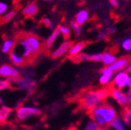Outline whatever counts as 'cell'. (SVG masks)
<instances>
[{
  "label": "cell",
  "mask_w": 131,
  "mask_h": 130,
  "mask_svg": "<svg viewBox=\"0 0 131 130\" xmlns=\"http://www.w3.org/2000/svg\"><path fill=\"white\" fill-rule=\"evenodd\" d=\"M1 104H2V98H0V105H1Z\"/></svg>",
  "instance_id": "cell-37"
},
{
  "label": "cell",
  "mask_w": 131,
  "mask_h": 130,
  "mask_svg": "<svg viewBox=\"0 0 131 130\" xmlns=\"http://www.w3.org/2000/svg\"><path fill=\"white\" fill-rule=\"evenodd\" d=\"M88 18H89V13H88V11L82 9V10L78 11L74 19H75V21H76L78 26H81L82 27V25H84L88 20Z\"/></svg>",
  "instance_id": "cell-14"
},
{
  "label": "cell",
  "mask_w": 131,
  "mask_h": 130,
  "mask_svg": "<svg viewBox=\"0 0 131 130\" xmlns=\"http://www.w3.org/2000/svg\"><path fill=\"white\" fill-rule=\"evenodd\" d=\"M121 47L125 51H131V37L124 39L121 43Z\"/></svg>",
  "instance_id": "cell-23"
},
{
  "label": "cell",
  "mask_w": 131,
  "mask_h": 130,
  "mask_svg": "<svg viewBox=\"0 0 131 130\" xmlns=\"http://www.w3.org/2000/svg\"><path fill=\"white\" fill-rule=\"evenodd\" d=\"M127 88H131V75H129V78H128V81H127Z\"/></svg>",
  "instance_id": "cell-33"
},
{
  "label": "cell",
  "mask_w": 131,
  "mask_h": 130,
  "mask_svg": "<svg viewBox=\"0 0 131 130\" xmlns=\"http://www.w3.org/2000/svg\"><path fill=\"white\" fill-rule=\"evenodd\" d=\"M122 121L126 126H131V106H128L124 108L122 112Z\"/></svg>",
  "instance_id": "cell-19"
},
{
  "label": "cell",
  "mask_w": 131,
  "mask_h": 130,
  "mask_svg": "<svg viewBox=\"0 0 131 130\" xmlns=\"http://www.w3.org/2000/svg\"><path fill=\"white\" fill-rule=\"evenodd\" d=\"M124 1H128V0H124Z\"/></svg>",
  "instance_id": "cell-38"
},
{
  "label": "cell",
  "mask_w": 131,
  "mask_h": 130,
  "mask_svg": "<svg viewBox=\"0 0 131 130\" xmlns=\"http://www.w3.org/2000/svg\"><path fill=\"white\" fill-rule=\"evenodd\" d=\"M98 130H111L109 127H99Z\"/></svg>",
  "instance_id": "cell-35"
},
{
  "label": "cell",
  "mask_w": 131,
  "mask_h": 130,
  "mask_svg": "<svg viewBox=\"0 0 131 130\" xmlns=\"http://www.w3.org/2000/svg\"><path fill=\"white\" fill-rule=\"evenodd\" d=\"M41 23L45 26L46 27H48V28H54V23L51 19L47 18V17H43L41 19Z\"/></svg>",
  "instance_id": "cell-26"
},
{
  "label": "cell",
  "mask_w": 131,
  "mask_h": 130,
  "mask_svg": "<svg viewBox=\"0 0 131 130\" xmlns=\"http://www.w3.org/2000/svg\"><path fill=\"white\" fill-rule=\"evenodd\" d=\"M43 47V43L40 38L34 34H23L17 37L13 50L21 55L26 60L35 57L40 53Z\"/></svg>",
  "instance_id": "cell-1"
},
{
  "label": "cell",
  "mask_w": 131,
  "mask_h": 130,
  "mask_svg": "<svg viewBox=\"0 0 131 130\" xmlns=\"http://www.w3.org/2000/svg\"><path fill=\"white\" fill-rule=\"evenodd\" d=\"M101 58H102V54L100 53H96L89 55V61H94V62H101Z\"/></svg>",
  "instance_id": "cell-27"
},
{
  "label": "cell",
  "mask_w": 131,
  "mask_h": 130,
  "mask_svg": "<svg viewBox=\"0 0 131 130\" xmlns=\"http://www.w3.org/2000/svg\"><path fill=\"white\" fill-rule=\"evenodd\" d=\"M126 71H127V73H128L129 75H131V63L129 64L128 66H127V68H126Z\"/></svg>",
  "instance_id": "cell-32"
},
{
  "label": "cell",
  "mask_w": 131,
  "mask_h": 130,
  "mask_svg": "<svg viewBox=\"0 0 131 130\" xmlns=\"http://www.w3.org/2000/svg\"><path fill=\"white\" fill-rule=\"evenodd\" d=\"M109 128L111 130H127L126 125L124 124L121 117H118V116L111 122V124L109 125Z\"/></svg>",
  "instance_id": "cell-17"
},
{
  "label": "cell",
  "mask_w": 131,
  "mask_h": 130,
  "mask_svg": "<svg viewBox=\"0 0 131 130\" xmlns=\"http://www.w3.org/2000/svg\"><path fill=\"white\" fill-rule=\"evenodd\" d=\"M44 1H46V2H51V1H53V0H44Z\"/></svg>",
  "instance_id": "cell-36"
},
{
  "label": "cell",
  "mask_w": 131,
  "mask_h": 130,
  "mask_svg": "<svg viewBox=\"0 0 131 130\" xmlns=\"http://www.w3.org/2000/svg\"><path fill=\"white\" fill-rule=\"evenodd\" d=\"M58 29H59L60 35L63 36L65 40H68V38L70 37V34H71L69 27H68V26H59V27H58Z\"/></svg>",
  "instance_id": "cell-22"
},
{
  "label": "cell",
  "mask_w": 131,
  "mask_h": 130,
  "mask_svg": "<svg viewBox=\"0 0 131 130\" xmlns=\"http://www.w3.org/2000/svg\"><path fill=\"white\" fill-rule=\"evenodd\" d=\"M37 13H38V6L35 3H30L22 9V14L27 17H34Z\"/></svg>",
  "instance_id": "cell-12"
},
{
  "label": "cell",
  "mask_w": 131,
  "mask_h": 130,
  "mask_svg": "<svg viewBox=\"0 0 131 130\" xmlns=\"http://www.w3.org/2000/svg\"><path fill=\"white\" fill-rule=\"evenodd\" d=\"M114 73L111 72L107 67H105L100 70V77H99V83L101 85H107L112 82Z\"/></svg>",
  "instance_id": "cell-10"
},
{
  "label": "cell",
  "mask_w": 131,
  "mask_h": 130,
  "mask_svg": "<svg viewBox=\"0 0 131 130\" xmlns=\"http://www.w3.org/2000/svg\"><path fill=\"white\" fill-rule=\"evenodd\" d=\"M101 102L102 101L98 98L96 90H91V91L86 92L82 96L81 99H80L81 106L84 109L88 110V112H90L93 108H95L96 106H98Z\"/></svg>",
  "instance_id": "cell-3"
},
{
  "label": "cell",
  "mask_w": 131,
  "mask_h": 130,
  "mask_svg": "<svg viewBox=\"0 0 131 130\" xmlns=\"http://www.w3.org/2000/svg\"><path fill=\"white\" fill-rule=\"evenodd\" d=\"M127 99H128V103H129V106H131V88H128L127 92Z\"/></svg>",
  "instance_id": "cell-30"
},
{
  "label": "cell",
  "mask_w": 131,
  "mask_h": 130,
  "mask_svg": "<svg viewBox=\"0 0 131 130\" xmlns=\"http://www.w3.org/2000/svg\"><path fill=\"white\" fill-rule=\"evenodd\" d=\"M16 15V10H10L7 11L5 15L0 16V25H4V24H7L8 22H10L13 18Z\"/></svg>",
  "instance_id": "cell-20"
},
{
  "label": "cell",
  "mask_w": 131,
  "mask_h": 130,
  "mask_svg": "<svg viewBox=\"0 0 131 130\" xmlns=\"http://www.w3.org/2000/svg\"><path fill=\"white\" fill-rule=\"evenodd\" d=\"M86 43V42H78L76 44H74L70 47L69 50L68 51V57H76L78 54H80L82 52V50L85 48Z\"/></svg>",
  "instance_id": "cell-13"
},
{
  "label": "cell",
  "mask_w": 131,
  "mask_h": 130,
  "mask_svg": "<svg viewBox=\"0 0 131 130\" xmlns=\"http://www.w3.org/2000/svg\"><path fill=\"white\" fill-rule=\"evenodd\" d=\"M131 63V57H122L120 58H117L112 65L108 66L107 68L113 73H117V72L125 70L127 67V66Z\"/></svg>",
  "instance_id": "cell-8"
},
{
  "label": "cell",
  "mask_w": 131,
  "mask_h": 130,
  "mask_svg": "<svg viewBox=\"0 0 131 130\" xmlns=\"http://www.w3.org/2000/svg\"><path fill=\"white\" fill-rule=\"evenodd\" d=\"M98 129H99V126L91 119L90 121H88V122L86 123V125L85 126L83 130H98Z\"/></svg>",
  "instance_id": "cell-24"
},
{
  "label": "cell",
  "mask_w": 131,
  "mask_h": 130,
  "mask_svg": "<svg viewBox=\"0 0 131 130\" xmlns=\"http://www.w3.org/2000/svg\"><path fill=\"white\" fill-rule=\"evenodd\" d=\"M116 31H117V28L114 27H108V28H107V33H108V34H114V33H116Z\"/></svg>",
  "instance_id": "cell-31"
},
{
  "label": "cell",
  "mask_w": 131,
  "mask_h": 130,
  "mask_svg": "<svg viewBox=\"0 0 131 130\" xmlns=\"http://www.w3.org/2000/svg\"><path fill=\"white\" fill-rule=\"evenodd\" d=\"M41 113H42L41 109L37 106H22L16 109V116L20 121H25V120L30 118L31 116H39V115H41Z\"/></svg>",
  "instance_id": "cell-4"
},
{
  "label": "cell",
  "mask_w": 131,
  "mask_h": 130,
  "mask_svg": "<svg viewBox=\"0 0 131 130\" xmlns=\"http://www.w3.org/2000/svg\"><path fill=\"white\" fill-rule=\"evenodd\" d=\"M11 114V108L6 106L0 107V123H5Z\"/></svg>",
  "instance_id": "cell-21"
},
{
  "label": "cell",
  "mask_w": 131,
  "mask_h": 130,
  "mask_svg": "<svg viewBox=\"0 0 131 130\" xmlns=\"http://www.w3.org/2000/svg\"><path fill=\"white\" fill-rule=\"evenodd\" d=\"M109 3H110V5L112 6H114V7H117V6H119V2L118 0H108Z\"/></svg>",
  "instance_id": "cell-29"
},
{
  "label": "cell",
  "mask_w": 131,
  "mask_h": 130,
  "mask_svg": "<svg viewBox=\"0 0 131 130\" xmlns=\"http://www.w3.org/2000/svg\"><path fill=\"white\" fill-rule=\"evenodd\" d=\"M11 85H15L16 88L20 90H27L28 93H32L35 90L37 84L35 80H33L31 77H20L18 79H16Z\"/></svg>",
  "instance_id": "cell-7"
},
{
  "label": "cell",
  "mask_w": 131,
  "mask_h": 130,
  "mask_svg": "<svg viewBox=\"0 0 131 130\" xmlns=\"http://www.w3.org/2000/svg\"><path fill=\"white\" fill-rule=\"evenodd\" d=\"M129 74L125 70L115 73L112 78V86L118 89H124L127 86V81L129 78Z\"/></svg>",
  "instance_id": "cell-6"
},
{
  "label": "cell",
  "mask_w": 131,
  "mask_h": 130,
  "mask_svg": "<svg viewBox=\"0 0 131 130\" xmlns=\"http://www.w3.org/2000/svg\"><path fill=\"white\" fill-rule=\"evenodd\" d=\"M9 58H10V61L12 62L13 65L16 67H23L25 64L27 63V60L15 50H11L9 52Z\"/></svg>",
  "instance_id": "cell-11"
},
{
  "label": "cell",
  "mask_w": 131,
  "mask_h": 130,
  "mask_svg": "<svg viewBox=\"0 0 131 130\" xmlns=\"http://www.w3.org/2000/svg\"><path fill=\"white\" fill-rule=\"evenodd\" d=\"M117 57L114 55V54L110 53V52H105L102 54V58H101V62L105 65V67H108V66L112 65Z\"/></svg>",
  "instance_id": "cell-16"
},
{
  "label": "cell",
  "mask_w": 131,
  "mask_h": 130,
  "mask_svg": "<svg viewBox=\"0 0 131 130\" xmlns=\"http://www.w3.org/2000/svg\"><path fill=\"white\" fill-rule=\"evenodd\" d=\"M10 88H11V85L8 82L7 79H0V91L6 90Z\"/></svg>",
  "instance_id": "cell-25"
},
{
  "label": "cell",
  "mask_w": 131,
  "mask_h": 130,
  "mask_svg": "<svg viewBox=\"0 0 131 130\" xmlns=\"http://www.w3.org/2000/svg\"><path fill=\"white\" fill-rule=\"evenodd\" d=\"M91 119L99 127H108L113 120L117 117V112L107 102L103 101L89 112Z\"/></svg>",
  "instance_id": "cell-2"
},
{
  "label": "cell",
  "mask_w": 131,
  "mask_h": 130,
  "mask_svg": "<svg viewBox=\"0 0 131 130\" xmlns=\"http://www.w3.org/2000/svg\"><path fill=\"white\" fill-rule=\"evenodd\" d=\"M59 29H58V27L57 28H55L53 30V32L51 33V35L48 37V38L46 40L45 42V47L47 49H49L51 48L52 46L55 44V42L57 41V39L58 38V37H59Z\"/></svg>",
  "instance_id": "cell-15"
},
{
  "label": "cell",
  "mask_w": 131,
  "mask_h": 130,
  "mask_svg": "<svg viewBox=\"0 0 131 130\" xmlns=\"http://www.w3.org/2000/svg\"><path fill=\"white\" fill-rule=\"evenodd\" d=\"M104 33H99V34H98V39H101V38H103V37H104Z\"/></svg>",
  "instance_id": "cell-34"
},
{
  "label": "cell",
  "mask_w": 131,
  "mask_h": 130,
  "mask_svg": "<svg viewBox=\"0 0 131 130\" xmlns=\"http://www.w3.org/2000/svg\"><path fill=\"white\" fill-rule=\"evenodd\" d=\"M15 46V40L11 38H6V40H4L2 44V47L1 50L4 54H9L11 50H13Z\"/></svg>",
  "instance_id": "cell-18"
},
{
  "label": "cell",
  "mask_w": 131,
  "mask_h": 130,
  "mask_svg": "<svg viewBox=\"0 0 131 130\" xmlns=\"http://www.w3.org/2000/svg\"><path fill=\"white\" fill-rule=\"evenodd\" d=\"M8 11V5L6 2L0 1V16L5 15Z\"/></svg>",
  "instance_id": "cell-28"
},
{
  "label": "cell",
  "mask_w": 131,
  "mask_h": 130,
  "mask_svg": "<svg viewBox=\"0 0 131 130\" xmlns=\"http://www.w3.org/2000/svg\"><path fill=\"white\" fill-rule=\"evenodd\" d=\"M108 92L109 96H111L121 107L125 108L129 106L127 94H126V92L123 91L122 89H118V88H115L113 86H111L108 89Z\"/></svg>",
  "instance_id": "cell-5"
},
{
  "label": "cell",
  "mask_w": 131,
  "mask_h": 130,
  "mask_svg": "<svg viewBox=\"0 0 131 130\" xmlns=\"http://www.w3.org/2000/svg\"><path fill=\"white\" fill-rule=\"evenodd\" d=\"M72 46V43L69 40H65L59 47H57L55 50L51 53L52 58H58V57H62L65 55L66 53H68V51L69 50L70 47Z\"/></svg>",
  "instance_id": "cell-9"
}]
</instances>
